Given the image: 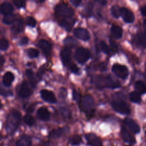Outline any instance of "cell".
<instances>
[{"label": "cell", "instance_id": "d6a6232c", "mask_svg": "<svg viewBox=\"0 0 146 146\" xmlns=\"http://www.w3.org/2000/svg\"><path fill=\"white\" fill-rule=\"evenodd\" d=\"M27 54L29 57L31 58H36L39 55V51L33 48H30L27 50Z\"/></svg>", "mask_w": 146, "mask_h": 146}, {"label": "cell", "instance_id": "44dd1931", "mask_svg": "<svg viewBox=\"0 0 146 146\" xmlns=\"http://www.w3.org/2000/svg\"><path fill=\"white\" fill-rule=\"evenodd\" d=\"M14 79V74L11 72L8 71V72H6L4 74V75L3 76L2 82H3V84L5 86L9 87L11 84Z\"/></svg>", "mask_w": 146, "mask_h": 146}, {"label": "cell", "instance_id": "681fc988", "mask_svg": "<svg viewBox=\"0 0 146 146\" xmlns=\"http://www.w3.org/2000/svg\"><path fill=\"white\" fill-rule=\"evenodd\" d=\"M97 2L100 3L101 5H104L106 3V1H97Z\"/></svg>", "mask_w": 146, "mask_h": 146}, {"label": "cell", "instance_id": "d4e9b609", "mask_svg": "<svg viewBox=\"0 0 146 146\" xmlns=\"http://www.w3.org/2000/svg\"><path fill=\"white\" fill-rule=\"evenodd\" d=\"M135 88L136 90V92L139 94H142L146 92V86L145 83L141 80L136 82L135 84Z\"/></svg>", "mask_w": 146, "mask_h": 146}, {"label": "cell", "instance_id": "bcb514c9", "mask_svg": "<svg viewBox=\"0 0 146 146\" xmlns=\"http://www.w3.org/2000/svg\"><path fill=\"white\" fill-rule=\"evenodd\" d=\"M7 92H8V91H6V90H5L4 89H3L2 87H0V94L6 95H7Z\"/></svg>", "mask_w": 146, "mask_h": 146}, {"label": "cell", "instance_id": "4fadbf2b", "mask_svg": "<svg viewBox=\"0 0 146 146\" xmlns=\"http://www.w3.org/2000/svg\"><path fill=\"white\" fill-rule=\"evenodd\" d=\"M124 123L131 132L134 133H137L140 132V127L138 124L131 118H125Z\"/></svg>", "mask_w": 146, "mask_h": 146}, {"label": "cell", "instance_id": "1f68e13d", "mask_svg": "<svg viewBox=\"0 0 146 146\" xmlns=\"http://www.w3.org/2000/svg\"><path fill=\"white\" fill-rule=\"evenodd\" d=\"M24 121L25 122L26 124L27 125L31 126L34 124L35 123V119L34 118L30 115H26L24 117Z\"/></svg>", "mask_w": 146, "mask_h": 146}, {"label": "cell", "instance_id": "ffe728a7", "mask_svg": "<svg viewBox=\"0 0 146 146\" xmlns=\"http://www.w3.org/2000/svg\"><path fill=\"white\" fill-rule=\"evenodd\" d=\"M38 117L44 121L47 120L50 118V113L46 107H42L39 108L37 111Z\"/></svg>", "mask_w": 146, "mask_h": 146}, {"label": "cell", "instance_id": "816d5d0a", "mask_svg": "<svg viewBox=\"0 0 146 146\" xmlns=\"http://www.w3.org/2000/svg\"><path fill=\"white\" fill-rule=\"evenodd\" d=\"M2 107V104H1V102H0V108Z\"/></svg>", "mask_w": 146, "mask_h": 146}, {"label": "cell", "instance_id": "277c9868", "mask_svg": "<svg viewBox=\"0 0 146 146\" xmlns=\"http://www.w3.org/2000/svg\"><path fill=\"white\" fill-rule=\"evenodd\" d=\"M55 11L58 17L63 19L70 18L74 15V11L71 7L64 3L58 5L55 7Z\"/></svg>", "mask_w": 146, "mask_h": 146}, {"label": "cell", "instance_id": "74e56055", "mask_svg": "<svg viewBox=\"0 0 146 146\" xmlns=\"http://www.w3.org/2000/svg\"><path fill=\"white\" fill-rule=\"evenodd\" d=\"M14 4L18 8H22L25 6V2L23 1H13Z\"/></svg>", "mask_w": 146, "mask_h": 146}, {"label": "cell", "instance_id": "5bb4252c", "mask_svg": "<svg viewBox=\"0 0 146 146\" xmlns=\"http://www.w3.org/2000/svg\"><path fill=\"white\" fill-rule=\"evenodd\" d=\"M88 144L91 146H102V142L100 139L93 133H88L86 135Z\"/></svg>", "mask_w": 146, "mask_h": 146}, {"label": "cell", "instance_id": "7bdbcfd3", "mask_svg": "<svg viewBox=\"0 0 146 146\" xmlns=\"http://www.w3.org/2000/svg\"><path fill=\"white\" fill-rule=\"evenodd\" d=\"M35 105L34 104H30L27 108V112H33V111L35 109Z\"/></svg>", "mask_w": 146, "mask_h": 146}, {"label": "cell", "instance_id": "83f0119b", "mask_svg": "<svg viewBox=\"0 0 146 146\" xmlns=\"http://www.w3.org/2000/svg\"><path fill=\"white\" fill-rule=\"evenodd\" d=\"M16 19L15 15L13 14H10L6 15L3 19V22L6 25H10L14 23Z\"/></svg>", "mask_w": 146, "mask_h": 146}, {"label": "cell", "instance_id": "52a82bcc", "mask_svg": "<svg viewBox=\"0 0 146 146\" xmlns=\"http://www.w3.org/2000/svg\"><path fill=\"white\" fill-rule=\"evenodd\" d=\"M112 70L115 75L122 79L126 78L129 74L128 70L125 66L117 63L113 65Z\"/></svg>", "mask_w": 146, "mask_h": 146}, {"label": "cell", "instance_id": "e0dca14e", "mask_svg": "<svg viewBox=\"0 0 146 146\" xmlns=\"http://www.w3.org/2000/svg\"><path fill=\"white\" fill-rule=\"evenodd\" d=\"M24 22L22 19H19L14 22L12 27H11V31L13 33L17 34L21 32L23 29Z\"/></svg>", "mask_w": 146, "mask_h": 146}, {"label": "cell", "instance_id": "e575fe53", "mask_svg": "<svg viewBox=\"0 0 146 146\" xmlns=\"http://www.w3.org/2000/svg\"><path fill=\"white\" fill-rule=\"evenodd\" d=\"M100 47L102 49V50L106 54H109L110 51V49L108 47L107 44L104 42V41H101L100 42Z\"/></svg>", "mask_w": 146, "mask_h": 146}, {"label": "cell", "instance_id": "7dc6e473", "mask_svg": "<svg viewBox=\"0 0 146 146\" xmlns=\"http://www.w3.org/2000/svg\"><path fill=\"white\" fill-rule=\"evenodd\" d=\"M5 58L2 55H0V66H2L3 64V63H5Z\"/></svg>", "mask_w": 146, "mask_h": 146}, {"label": "cell", "instance_id": "836d02e7", "mask_svg": "<svg viewBox=\"0 0 146 146\" xmlns=\"http://www.w3.org/2000/svg\"><path fill=\"white\" fill-rule=\"evenodd\" d=\"M9 47V42L5 38L0 39V50H6Z\"/></svg>", "mask_w": 146, "mask_h": 146}, {"label": "cell", "instance_id": "d6986e66", "mask_svg": "<svg viewBox=\"0 0 146 146\" xmlns=\"http://www.w3.org/2000/svg\"><path fill=\"white\" fill-rule=\"evenodd\" d=\"M13 11V7L11 3L7 2H3L0 6V12L4 15H8Z\"/></svg>", "mask_w": 146, "mask_h": 146}, {"label": "cell", "instance_id": "d590c367", "mask_svg": "<svg viewBox=\"0 0 146 146\" xmlns=\"http://www.w3.org/2000/svg\"><path fill=\"white\" fill-rule=\"evenodd\" d=\"M26 23L28 26L33 27L35 26L36 24V20L33 17H28L26 19Z\"/></svg>", "mask_w": 146, "mask_h": 146}, {"label": "cell", "instance_id": "4dcf8cb0", "mask_svg": "<svg viewBox=\"0 0 146 146\" xmlns=\"http://www.w3.org/2000/svg\"><path fill=\"white\" fill-rule=\"evenodd\" d=\"M120 7L117 5L113 6L111 9V11L112 15L115 18H118L120 15Z\"/></svg>", "mask_w": 146, "mask_h": 146}, {"label": "cell", "instance_id": "8992f818", "mask_svg": "<svg viewBox=\"0 0 146 146\" xmlns=\"http://www.w3.org/2000/svg\"><path fill=\"white\" fill-rule=\"evenodd\" d=\"M112 107L115 111L120 113L128 115L130 113V108L129 107V106L124 101H113L112 103Z\"/></svg>", "mask_w": 146, "mask_h": 146}, {"label": "cell", "instance_id": "ee69618b", "mask_svg": "<svg viewBox=\"0 0 146 146\" xmlns=\"http://www.w3.org/2000/svg\"><path fill=\"white\" fill-rule=\"evenodd\" d=\"M140 11L143 15L146 16V5H144L140 8Z\"/></svg>", "mask_w": 146, "mask_h": 146}, {"label": "cell", "instance_id": "7a4b0ae2", "mask_svg": "<svg viewBox=\"0 0 146 146\" xmlns=\"http://www.w3.org/2000/svg\"><path fill=\"white\" fill-rule=\"evenodd\" d=\"M21 120V114L17 110H12L8 115L6 120V129L9 134L14 133L19 127Z\"/></svg>", "mask_w": 146, "mask_h": 146}, {"label": "cell", "instance_id": "7402d4cb", "mask_svg": "<svg viewBox=\"0 0 146 146\" xmlns=\"http://www.w3.org/2000/svg\"><path fill=\"white\" fill-rule=\"evenodd\" d=\"M111 34L114 38L119 39L123 35V30L120 27L114 25L111 27Z\"/></svg>", "mask_w": 146, "mask_h": 146}, {"label": "cell", "instance_id": "9c48e42d", "mask_svg": "<svg viewBox=\"0 0 146 146\" xmlns=\"http://www.w3.org/2000/svg\"><path fill=\"white\" fill-rule=\"evenodd\" d=\"M120 15L123 20L127 23H132L134 21L135 17L133 13L128 9L120 7Z\"/></svg>", "mask_w": 146, "mask_h": 146}, {"label": "cell", "instance_id": "3957f363", "mask_svg": "<svg viewBox=\"0 0 146 146\" xmlns=\"http://www.w3.org/2000/svg\"><path fill=\"white\" fill-rule=\"evenodd\" d=\"M80 108L83 111L88 114L92 113L95 109V102L93 98L88 95L83 96L80 101Z\"/></svg>", "mask_w": 146, "mask_h": 146}, {"label": "cell", "instance_id": "30bf717a", "mask_svg": "<svg viewBox=\"0 0 146 146\" xmlns=\"http://www.w3.org/2000/svg\"><path fill=\"white\" fill-rule=\"evenodd\" d=\"M71 49L68 47H66L62 49L60 52L61 59L63 64L64 66H69L71 63Z\"/></svg>", "mask_w": 146, "mask_h": 146}, {"label": "cell", "instance_id": "8fae6325", "mask_svg": "<svg viewBox=\"0 0 146 146\" xmlns=\"http://www.w3.org/2000/svg\"><path fill=\"white\" fill-rule=\"evenodd\" d=\"M42 98L46 102L50 103H54L56 102V97L53 92L47 90H42L40 91Z\"/></svg>", "mask_w": 146, "mask_h": 146}, {"label": "cell", "instance_id": "4316f807", "mask_svg": "<svg viewBox=\"0 0 146 146\" xmlns=\"http://www.w3.org/2000/svg\"><path fill=\"white\" fill-rule=\"evenodd\" d=\"M26 74L30 80V83L35 86V84L36 83L37 78L35 76L34 72L31 70H27L26 71Z\"/></svg>", "mask_w": 146, "mask_h": 146}, {"label": "cell", "instance_id": "b9f144b4", "mask_svg": "<svg viewBox=\"0 0 146 146\" xmlns=\"http://www.w3.org/2000/svg\"><path fill=\"white\" fill-rule=\"evenodd\" d=\"M92 5L91 3H88L87 5V7L86 8V11L87 14L90 15L92 11Z\"/></svg>", "mask_w": 146, "mask_h": 146}, {"label": "cell", "instance_id": "cb8c5ba5", "mask_svg": "<svg viewBox=\"0 0 146 146\" xmlns=\"http://www.w3.org/2000/svg\"><path fill=\"white\" fill-rule=\"evenodd\" d=\"M31 143V139L30 137L23 135L16 142V146H30Z\"/></svg>", "mask_w": 146, "mask_h": 146}, {"label": "cell", "instance_id": "ab89813d", "mask_svg": "<svg viewBox=\"0 0 146 146\" xmlns=\"http://www.w3.org/2000/svg\"><path fill=\"white\" fill-rule=\"evenodd\" d=\"M28 41H29L28 38L27 37H26V36H24V37H23V38H22L21 39V40L19 41V44L21 45V46L25 45V44L27 43Z\"/></svg>", "mask_w": 146, "mask_h": 146}, {"label": "cell", "instance_id": "6da1fadb", "mask_svg": "<svg viewBox=\"0 0 146 146\" xmlns=\"http://www.w3.org/2000/svg\"><path fill=\"white\" fill-rule=\"evenodd\" d=\"M92 82L96 87L99 88L104 87L116 88L120 86L119 82L113 78L111 75H107L106 76L102 75L95 76L92 78Z\"/></svg>", "mask_w": 146, "mask_h": 146}, {"label": "cell", "instance_id": "8d00e7d4", "mask_svg": "<svg viewBox=\"0 0 146 146\" xmlns=\"http://www.w3.org/2000/svg\"><path fill=\"white\" fill-rule=\"evenodd\" d=\"M64 43L67 45H73L76 43V40L71 37H68L64 39Z\"/></svg>", "mask_w": 146, "mask_h": 146}, {"label": "cell", "instance_id": "c3c4849f", "mask_svg": "<svg viewBox=\"0 0 146 146\" xmlns=\"http://www.w3.org/2000/svg\"><path fill=\"white\" fill-rule=\"evenodd\" d=\"M143 27H144V31H145V33L146 34V19H144L143 21Z\"/></svg>", "mask_w": 146, "mask_h": 146}, {"label": "cell", "instance_id": "484cf974", "mask_svg": "<svg viewBox=\"0 0 146 146\" xmlns=\"http://www.w3.org/2000/svg\"><path fill=\"white\" fill-rule=\"evenodd\" d=\"M66 132V129L59 128L52 131L50 133V137L52 138H58L61 136Z\"/></svg>", "mask_w": 146, "mask_h": 146}, {"label": "cell", "instance_id": "5b68a950", "mask_svg": "<svg viewBox=\"0 0 146 146\" xmlns=\"http://www.w3.org/2000/svg\"><path fill=\"white\" fill-rule=\"evenodd\" d=\"M75 59L81 64L86 62L90 57V52L89 50L84 47H79L75 52Z\"/></svg>", "mask_w": 146, "mask_h": 146}, {"label": "cell", "instance_id": "ac0fdd59", "mask_svg": "<svg viewBox=\"0 0 146 146\" xmlns=\"http://www.w3.org/2000/svg\"><path fill=\"white\" fill-rule=\"evenodd\" d=\"M121 137L124 141L130 144H133L135 143V139L131 136L129 132L124 127L121 128Z\"/></svg>", "mask_w": 146, "mask_h": 146}, {"label": "cell", "instance_id": "7c38bea8", "mask_svg": "<svg viewBox=\"0 0 146 146\" xmlns=\"http://www.w3.org/2000/svg\"><path fill=\"white\" fill-rule=\"evenodd\" d=\"M74 34L75 36L82 40H88L90 38V35L88 31L83 28H76L74 31Z\"/></svg>", "mask_w": 146, "mask_h": 146}, {"label": "cell", "instance_id": "2e32d148", "mask_svg": "<svg viewBox=\"0 0 146 146\" xmlns=\"http://www.w3.org/2000/svg\"><path fill=\"white\" fill-rule=\"evenodd\" d=\"M134 42L137 46L146 48V34L143 33H138L134 38Z\"/></svg>", "mask_w": 146, "mask_h": 146}, {"label": "cell", "instance_id": "60d3db41", "mask_svg": "<svg viewBox=\"0 0 146 146\" xmlns=\"http://www.w3.org/2000/svg\"><path fill=\"white\" fill-rule=\"evenodd\" d=\"M73 95V98L75 101H78L79 100V99H80L79 94L76 91H75V90L73 91V95Z\"/></svg>", "mask_w": 146, "mask_h": 146}, {"label": "cell", "instance_id": "9a60e30c", "mask_svg": "<svg viewBox=\"0 0 146 146\" xmlns=\"http://www.w3.org/2000/svg\"><path fill=\"white\" fill-rule=\"evenodd\" d=\"M38 46L41 48V50L45 55H48L50 54L52 47L48 41L44 39L40 40L38 43Z\"/></svg>", "mask_w": 146, "mask_h": 146}, {"label": "cell", "instance_id": "f35d334b", "mask_svg": "<svg viewBox=\"0 0 146 146\" xmlns=\"http://www.w3.org/2000/svg\"><path fill=\"white\" fill-rule=\"evenodd\" d=\"M70 70H71L72 72L75 73V74L78 73V72H79V68L77 67V66H76V64H74V63L72 64H71V65L70 66Z\"/></svg>", "mask_w": 146, "mask_h": 146}, {"label": "cell", "instance_id": "f6af8a7d", "mask_svg": "<svg viewBox=\"0 0 146 146\" xmlns=\"http://www.w3.org/2000/svg\"><path fill=\"white\" fill-rule=\"evenodd\" d=\"M73 5H74L75 6H78L80 3H81V1H79V0H74V1H70Z\"/></svg>", "mask_w": 146, "mask_h": 146}, {"label": "cell", "instance_id": "603a6c76", "mask_svg": "<svg viewBox=\"0 0 146 146\" xmlns=\"http://www.w3.org/2000/svg\"><path fill=\"white\" fill-rule=\"evenodd\" d=\"M75 22V20L71 18L63 19L60 22V25L67 31H70Z\"/></svg>", "mask_w": 146, "mask_h": 146}, {"label": "cell", "instance_id": "ba28073f", "mask_svg": "<svg viewBox=\"0 0 146 146\" xmlns=\"http://www.w3.org/2000/svg\"><path fill=\"white\" fill-rule=\"evenodd\" d=\"M34 86L30 83L27 82H23L20 86V88L18 91L19 96L23 98L29 97L33 92V88Z\"/></svg>", "mask_w": 146, "mask_h": 146}, {"label": "cell", "instance_id": "f907efd6", "mask_svg": "<svg viewBox=\"0 0 146 146\" xmlns=\"http://www.w3.org/2000/svg\"><path fill=\"white\" fill-rule=\"evenodd\" d=\"M144 79H145V81H146V70H145V71L144 72Z\"/></svg>", "mask_w": 146, "mask_h": 146}, {"label": "cell", "instance_id": "f546056e", "mask_svg": "<svg viewBox=\"0 0 146 146\" xmlns=\"http://www.w3.org/2000/svg\"><path fill=\"white\" fill-rule=\"evenodd\" d=\"M69 142L70 144L73 145H79L82 142V138L79 135H74L70 138Z\"/></svg>", "mask_w": 146, "mask_h": 146}, {"label": "cell", "instance_id": "f1b7e54d", "mask_svg": "<svg viewBox=\"0 0 146 146\" xmlns=\"http://www.w3.org/2000/svg\"><path fill=\"white\" fill-rule=\"evenodd\" d=\"M129 98L130 100L133 103H139L141 102V97L140 94H139L136 91L131 92L129 95Z\"/></svg>", "mask_w": 146, "mask_h": 146}, {"label": "cell", "instance_id": "f5cc1de1", "mask_svg": "<svg viewBox=\"0 0 146 146\" xmlns=\"http://www.w3.org/2000/svg\"><path fill=\"white\" fill-rule=\"evenodd\" d=\"M124 146H131V145H124Z\"/></svg>", "mask_w": 146, "mask_h": 146}]
</instances>
